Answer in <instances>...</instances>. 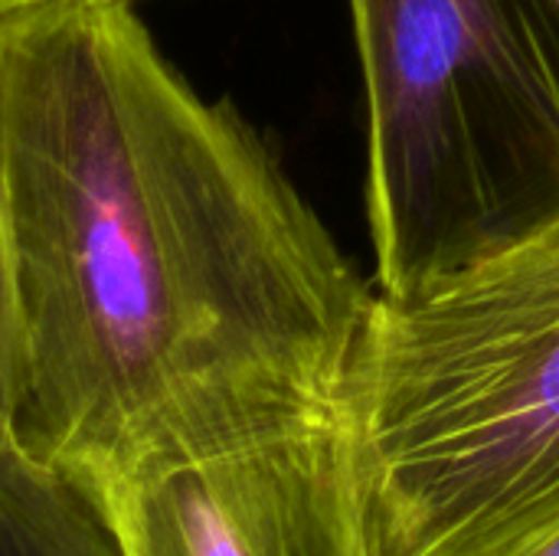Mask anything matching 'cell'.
<instances>
[{"instance_id":"6da1fadb","label":"cell","mask_w":559,"mask_h":556,"mask_svg":"<svg viewBox=\"0 0 559 556\" xmlns=\"http://www.w3.org/2000/svg\"><path fill=\"white\" fill-rule=\"evenodd\" d=\"M20 449L75 478L216 390L350 370L373 282L131 0L0 16Z\"/></svg>"},{"instance_id":"7a4b0ae2","label":"cell","mask_w":559,"mask_h":556,"mask_svg":"<svg viewBox=\"0 0 559 556\" xmlns=\"http://www.w3.org/2000/svg\"><path fill=\"white\" fill-rule=\"evenodd\" d=\"M377 556H508L559 524V216L413 295L347 370Z\"/></svg>"},{"instance_id":"3957f363","label":"cell","mask_w":559,"mask_h":556,"mask_svg":"<svg viewBox=\"0 0 559 556\" xmlns=\"http://www.w3.org/2000/svg\"><path fill=\"white\" fill-rule=\"evenodd\" d=\"M364 75L373 292L413 298L559 216L547 0H347Z\"/></svg>"},{"instance_id":"277c9868","label":"cell","mask_w":559,"mask_h":556,"mask_svg":"<svg viewBox=\"0 0 559 556\" xmlns=\"http://www.w3.org/2000/svg\"><path fill=\"white\" fill-rule=\"evenodd\" d=\"M69 485L108 556H377L347 374L203 393Z\"/></svg>"},{"instance_id":"5b68a950","label":"cell","mask_w":559,"mask_h":556,"mask_svg":"<svg viewBox=\"0 0 559 556\" xmlns=\"http://www.w3.org/2000/svg\"><path fill=\"white\" fill-rule=\"evenodd\" d=\"M0 556H108L82 495L20 446H0Z\"/></svg>"},{"instance_id":"8992f818","label":"cell","mask_w":559,"mask_h":556,"mask_svg":"<svg viewBox=\"0 0 559 556\" xmlns=\"http://www.w3.org/2000/svg\"><path fill=\"white\" fill-rule=\"evenodd\" d=\"M23 406V318L0 187V446H20L16 423Z\"/></svg>"},{"instance_id":"52a82bcc","label":"cell","mask_w":559,"mask_h":556,"mask_svg":"<svg viewBox=\"0 0 559 556\" xmlns=\"http://www.w3.org/2000/svg\"><path fill=\"white\" fill-rule=\"evenodd\" d=\"M508 556H559V524H554L544 534H537L534 541L521 544L518 551H511Z\"/></svg>"},{"instance_id":"ba28073f","label":"cell","mask_w":559,"mask_h":556,"mask_svg":"<svg viewBox=\"0 0 559 556\" xmlns=\"http://www.w3.org/2000/svg\"><path fill=\"white\" fill-rule=\"evenodd\" d=\"M36 3H49V0H0V16L13 13V10H23V7H36Z\"/></svg>"},{"instance_id":"9c48e42d","label":"cell","mask_w":559,"mask_h":556,"mask_svg":"<svg viewBox=\"0 0 559 556\" xmlns=\"http://www.w3.org/2000/svg\"><path fill=\"white\" fill-rule=\"evenodd\" d=\"M547 3H550V10H554V16H557V20H559V0H547Z\"/></svg>"}]
</instances>
